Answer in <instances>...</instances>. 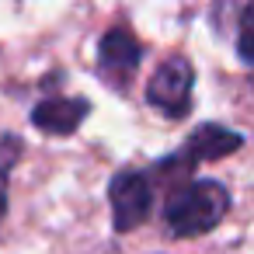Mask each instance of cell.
<instances>
[{
    "instance_id": "obj_1",
    "label": "cell",
    "mask_w": 254,
    "mask_h": 254,
    "mask_svg": "<svg viewBox=\"0 0 254 254\" xmlns=\"http://www.w3.org/2000/svg\"><path fill=\"white\" fill-rule=\"evenodd\" d=\"M226 209H230L226 185H219L212 178H198L167 198L164 226L171 237H198V233H209L212 226H219Z\"/></svg>"
},
{
    "instance_id": "obj_2",
    "label": "cell",
    "mask_w": 254,
    "mask_h": 254,
    "mask_svg": "<svg viewBox=\"0 0 254 254\" xmlns=\"http://www.w3.org/2000/svg\"><path fill=\"white\" fill-rule=\"evenodd\" d=\"M240 146H244V136H240V132H233V129H226V126H216V122H202L198 129H191V136L181 143V150H178L174 157H167V160L157 164V174H167V171L185 174V171H191V167H198V164H205V160L230 157V153H237Z\"/></svg>"
},
{
    "instance_id": "obj_3",
    "label": "cell",
    "mask_w": 254,
    "mask_h": 254,
    "mask_svg": "<svg viewBox=\"0 0 254 254\" xmlns=\"http://www.w3.org/2000/svg\"><path fill=\"white\" fill-rule=\"evenodd\" d=\"M108 205L115 233H132L153 209V188L143 171H119L108 181Z\"/></svg>"
},
{
    "instance_id": "obj_4",
    "label": "cell",
    "mask_w": 254,
    "mask_h": 254,
    "mask_svg": "<svg viewBox=\"0 0 254 254\" xmlns=\"http://www.w3.org/2000/svg\"><path fill=\"white\" fill-rule=\"evenodd\" d=\"M191 84H195L191 63L185 56H171L153 70L146 84V101L171 119H185L191 112Z\"/></svg>"
},
{
    "instance_id": "obj_5",
    "label": "cell",
    "mask_w": 254,
    "mask_h": 254,
    "mask_svg": "<svg viewBox=\"0 0 254 254\" xmlns=\"http://www.w3.org/2000/svg\"><path fill=\"white\" fill-rule=\"evenodd\" d=\"M143 46L129 28H108L98 42V73L108 80V87L126 91L132 73L139 70Z\"/></svg>"
},
{
    "instance_id": "obj_6",
    "label": "cell",
    "mask_w": 254,
    "mask_h": 254,
    "mask_svg": "<svg viewBox=\"0 0 254 254\" xmlns=\"http://www.w3.org/2000/svg\"><path fill=\"white\" fill-rule=\"evenodd\" d=\"M87 112H91L87 98H46L32 108V126L49 136H73L87 119Z\"/></svg>"
},
{
    "instance_id": "obj_7",
    "label": "cell",
    "mask_w": 254,
    "mask_h": 254,
    "mask_svg": "<svg viewBox=\"0 0 254 254\" xmlns=\"http://www.w3.org/2000/svg\"><path fill=\"white\" fill-rule=\"evenodd\" d=\"M18 157H21V139L14 132H0V219L7 212V181H11Z\"/></svg>"
},
{
    "instance_id": "obj_8",
    "label": "cell",
    "mask_w": 254,
    "mask_h": 254,
    "mask_svg": "<svg viewBox=\"0 0 254 254\" xmlns=\"http://www.w3.org/2000/svg\"><path fill=\"white\" fill-rule=\"evenodd\" d=\"M251 21H254V7H240V25H237V49H240V63L251 66L254 63V53H251Z\"/></svg>"
}]
</instances>
